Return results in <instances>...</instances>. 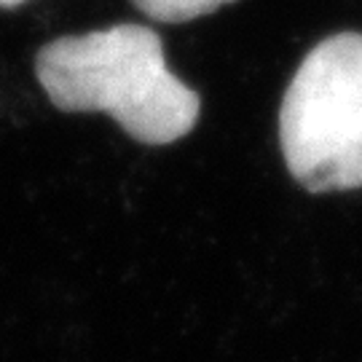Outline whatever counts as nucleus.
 <instances>
[{
  "label": "nucleus",
  "instance_id": "f257e3e1",
  "mask_svg": "<svg viewBox=\"0 0 362 362\" xmlns=\"http://www.w3.org/2000/svg\"><path fill=\"white\" fill-rule=\"evenodd\" d=\"M35 76L62 113H107L137 143L169 145L196 127L202 100L167 67L161 38L116 25L46 43Z\"/></svg>",
  "mask_w": 362,
  "mask_h": 362
},
{
  "label": "nucleus",
  "instance_id": "f03ea898",
  "mask_svg": "<svg viewBox=\"0 0 362 362\" xmlns=\"http://www.w3.org/2000/svg\"><path fill=\"white\" fill-rule=\"evenodd\" d=\"M282 156L311 194L362 188V35L317 43L290 81L279 113Z\"/></svg>",
  "mask_w": 362,
  "mask_h": 362
},
{
  "label": "nucleus",
  "instance_id": "7ed1b4c3",
  "mask_svg": "<svg viewBox=\"0 0 362 362\" xmlns=\"http://www.w3.org/2000/svg\"><path fill=\"white\" fill-rule=\"evenodd\" d=\"M132 3L156 22L177 25V22H191L199 16H207L233 0H132Z\"/></svg>",
  "mask_w": 362,
  "mask_h": 362
},
{
  "label": "nucleus",
  "instance_id": "20e7f679",
  "mask_svg": "<svg viewBox=\"0 0 362 362\" xmlns=\"http://www.w3.org/2000/svg\"><path fill=\"white\" fill-rule=\"evenodd\" d=\"M22 3H27V0H0V8H16Z\"/></svg>",
  "mask_w": 362,
  "mask_h": 362
}]
</instances>
